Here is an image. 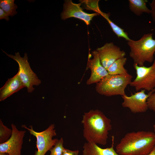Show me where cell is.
Segmentation results:
<instances>
[{"label": "cell", "mask_w": 155, "mask_h": 155, "mask_svg": "<svg viewBox=\"0 0 155 155\" xmlns=\"http://www.w3.org/2000/svg\"><path fill=\"white\" fill-rule=\"evenodd\" d=\"M82 123L83 126V136L87 142L104 146L106 144L112 125L111 120L102 112L96 109L84 113Z\"/></svg>", "instance_id": "6da1fadb"}, {"label": "cell", "mask_w": 155, "mask_h": 155, "mask_svg": "<svg viewBox=\"0 0 155 155\" xmlns=\"http://www.w3.org/2000/svg\"><path fill=\"white\" fill-rule=\"evenodd\" d=\"M155 146V134L151 131H140L127 133L116 147L120 155H146Z\"/></svg>", "instance_id": "7a4b0ae2"}, {"label": "cell", "mask_w": 155, "mask_h": 155, "mask_svg": "<svg viewBox=\"0 0 155 155\" xmlns=\"http://www.w3.org/2000/svg\"><path fill=\"white\" fill-rule=\"evenodd\" d=\"M152 35V33L146 34L139 40L131 39L128 41L130 51L129 56L133 59L134 64L142 66L146 62L151 63L154 61L155 39Z\"/></svg>", "instance_id": "3957f363"}, {"label": "cell", "mask_w": 155, "mask_h": 155, "mask_svg": "<svg viewBox=\"0 0 155 155\" xmlns=\"http://www.w3.org/2000/svg\"><path fill=\"white\" fill-rule=\"evenodd\" d=\"M132 77L128 73L123 74H108L96 84V90L100 94L107 96L125 95V89L131 82Z\"/></svg>", "instance_id": "277c9868"}, {"label": "cell", "mask_w": 155, "mask_h": 155, "mask_svg": "<svg viewBox=\"0 0 155 155\" xmlns=\"http://www.w3.org/2000/svg\"><path fill=\"white\" fill-rule=\"evenodd\" d=\"M3 51L8 57L17 62L19 65L18 72L22 82L27 88L28 92H32L34 89L33 86H39L41 83V81L31 69L28 61L27 54L25 53L24 57H22L20 56L19 52L15 53V55H14L8 54Z\"/></svg>", "instance_id": "5b68a950"}, {"label": "cell", "mask_w": 155, "mask_h": 155, "mask_svg": "<svg viewBox=\"0 0 155 155\" xmlns=\"http://www.w3.org/2000/svg\"><path fill=\"white\" fill-rule=\"evenodd\" d=\"M136 76L129 85L136 91L144 90L150 92L155 88V59L149 67L133 64Z\"/></svg>", "instance_id": "8992f818"}, {"label": "cell", "mask_w": 155, "mask_h": 155, "mask_svg": "<svg viewBox=\"0 0 155 155\" xmlns=\"http://www.w3.org/2000/svg\"><path fill=\"white\" fill-rule=\"evenodd\" d=\"M22 127L27 129L31 134L36 138L37 151L35 155H45L58 140L57 139H53V137L57 135L54 124H51L45 130L40 132L35 131L32 125L30 126L29 128L25 125H22Z\"/></svg>", "instance_id": "52a82bcc"}, {"label": "cell", "mask_w": 155, "mask_h": 155, "mask_svg": "<svg viewBox=\"0 0 155 155\" xmlns=\"http://www.w3.org/2000/svg\"><path fill=\"white\" fill-rule=\"evenodd\" d=\"M145 91L144 90H142L132 94L130 96L126 94L121 96L123 100L122 106L128 108L132 113L135 114L146 112L148 109L147 98L151 93L155 92V88L148 94H146Z\"/></svg>", "instance_id": "ba28073f"}, {"label": "cell", "mask_w": 155, "mask_h": 155, "mask_svg": "<svg viewBox=\"0 0 155 155\" xmlns=\"http://www.w3.org/2000/svg\"><path fill=\"white\" fill-rule=\"evenodd\" d=\"M11 136L6 142L0 144V153H6L9 155H21L23 137L26 131L19 130L13 124H11Z\"/></svg>", "instance_id": "9c48e42d"}, {"label": "cell", "mask_w": 155, "mask_h": 155, "mask_svg": "<svg viewBox=\"0 0 155 155\" xmlns=\"http://www.w3.org/2000/svg\"><path fill=\"white\" fill-rule=\"evenodd\" d=\"M82 3L77 4L71 0L65 1L63 10L61 13L62 20H64L70 18H74L84 21L87 25L90 24L94 16L99 15L97 13H88L83 11L80 6Z\"/></svg>", "instance_id": "30bf717a"}, {"label": "cell", "mask_w": 155, "mask_h": 155, "mask_svg": "<svg viewBox=\"0 0 155 155\" xmlns=\"http://www.w3.org/2000/svg\"><path fill=\"white\" fill-rule=\"evenodd\" d=\"M98 52L101 63L106 70L115 61L125 57V53L113 42L107 43L96 50Z\"/></svg>", "instance_id": "8fae6325"}, {"label": "cell", "mask_w": 155, "mask_h": 155, "mask_svg": "<svg viewBox=\"0 0 155 155\" xmlns=\"http://www.w3.org/2000/svg\"><path fill=\"white\" fill-rule=\"evenodd\" d=\"M93 58L90 59L88 55L87 69H89L91 71L90 76L86 83L90 85L96 84L99 82L104 77L108 75L106 69L102 65L98 53L96 50L92 52Z\"/></svg>", "instance_id": "7c38bea8"}, {"label": "cell", "mask_w": 155, "mask_h": 155, "mask_svg": "<svg viewBox=\"0 0 155 155\" xmlns=\"http://www.w3.org/2000/svg\"><path fill=\"white\" fill-rule=\"evenodd\" d=\"M26 87L18 72L14 76L8 79L0 89V101H4L14 93Z\"/></svg>", "instance_id": "4fadbf2b"}, {"label": "cell", "mask_w": 155, "mask_h": 155, "mask_svg": "<svg viewBox=\"0 0 155 155\" xmlns=\"http://www.w3.org/2000/svg\"><path fill=\"white\" fill-rule=\"evenodd\" d=\"M113 137L111 146L105 148H101L94 142H87L83 146L82 155H120L114 149Z\"/></svg>", "instance_id": "5bb4252c"}, {"label": "cell", "mask_w": 155, "mask_h": 155, "mask_svg": "<svg viewBox=\"0 0 155 155\" xmlns=\"http://www.w3.org/2000/svg\"><path fill=\"white\" fill-rule=\"evenodd\" d=\"M129 7L131 11L136 15L141 16L143 13H151V10L146 6V0H129Z\"/></svg>", "instance_id": "9a60e30c"}, {"label": "cell", "mask_w": 155, "mask_h": 155, "mask_svg": "<svg viewBox=\"0 0 155 155\" xmlns=\"http://www.w3.org/2000/svg\"><path fill=\"white\" fill-rule=\"evenodd\" d=\"M99 15H100L104 18L107 21L112 30L114 33L119 38L122 37L126 40L128 41L131 40L128 36L127 33L125 32L124 30L113 23L109 18L110 13H106L101 11L99 9L97 12Z\"/></svg>", "instance_id": "2e32d148"}, {"label": "cell", "mask_w": 155, "mask_h": 155, "mask_svg": "<svg viewBox=\"0 0 155 155\" xmlns=\"http://www.w3.org/2000/svg\"><path fill=\"white\" fill-rule=\"evenodd\" d=\"M127 60V58L125 57L117 60L107 69L108 74H123L128 73L124 67Z\"/></svg>", "instance_id": "e0dca14e"}, {"label": "cell", "mask_w": 155, "mask_h": 155, "mask_svg": "<svg viewBox=\"0 0 155 155\" xmlns=\"http://www.w3.org/2000/svg\"><path fill=\"white\" fill-rule=\"evenodd\" d=\"M14 0H1L0 7L9 16L11 17L17 14L16 11L18 8L16 5L14 3Z\"/></svg>", "instance_id": "ac0fdd59"}, {"label": "cell", "mask_w": 155, "mask_h": 155, "mask_svg": "<svg viewBox=\"0 0 155 155\" xmlns=\"http://www.w3.org/2000/svg\"><path fill=\"white\" fill-rule=\"evenodd\" d=\"M12 133V129L8 128L0 119V143H4L11 137Z\"/></svg>", "instance_id": "d6986e66"}, {"label": "cell", "mask_w": 155, "mask_h": 155, "mask_svg": "<svg viewBox=\"0 0 155 155\" xmlns=\"http://www.w3.org/2000/svg\"><path fill=\"white\" fill-rule=\"evenodd\" d=\"M63 140L62 137L58 140L55 145L49 150L50 155H62L65 149L63 146Z\"/></svg>", "instance_id": "ffe728a7"}, {"label": "cell", "mask_w": 155, "mask_h": 155, "mask_svg": "<svg viewBox=\"0 0 155 155\" xmlns=\"http://www.w3.org/2000/svg\"><path fill=\"white\" fill-rule=\"evenodd\" d=\"M148 108L155 112V92L151 93L147 99Z\"/></svg>", "instance_id": "44dd1931"}, {"label": "cell", "mask_w": 155, "mask_h": 155, "mask_svg": "<svg viewBox=\"0 0 155 155\" xmlns=\"http://www.w3.org/2000/svg\"><path fill=\"white\" fill-rule=\"evenodd\" d=\"M79 152L78 150L72 151L65 149L62 155H78Z\"/></svg>", "instance_id": "7402d4cb"}, {"label": "cell", "mask_w": 155, "mask_h": 155, "mask_svg": "<svg viewBox=\"0 0 155 155\" xmlns=\"http://www.w3.org/2000/svg\"><path fill=\"white\" fill-rule=\"evenodd\" d=\"M150 5L151 8V16L154 21H155V0H153Z\"/></svg>", "instance_id": "603a6c76"}, {"label": "cell", "mask_w": 155, "mask_h": 155, "mask_svg": "<svg viewBox=\"0 0 155 155\" xmlns=\"http://www.w3.org/2000/svg\"><path fill=\"white\" fill-rule=\"evenodd\" d=\"M9 16L7 13L5 12L2 9L0 8V19L2 20L4 19L6 21H8L9 20Z\"/></svg>", "instance_id": "cb8c5ba5"}, {"label": "cell", "mask_w": 155, "mask_h": 155, "mask_svg": "<svg viewBox=\"0 0 155 155\" xmlns=\"http://www.w3.org/2000/svg\"><path fill=\"white\" fill-rule=\"evenodd\" d=\"M146 155H155V146L152 150Z\"/></svg>", "instance_id": "d4e9b609"}, {"label": "cell", "mask_w": 155, "mask_h": 155, "mask_svg": "<svg viewBox=\"0 0 155 155\" xmlns=\"http://www.w3.org/2000/svg\"><path fill=\"white\" fill-rule=\"evenodd\" d=\"M0 155H9V154L6 153H0Z\"/></svg>", "instance_id": "484cf974"}, {"label": "cell", "mask_w": 155, "mask_h": 155, "mask_svg": "<svg viewBox=\"0 0 155 155\" xmlns=\"http://www.w3.org/2000/svg\"><path fill=\"white\" fill-rule=\"evenodd\" d=\"M153 127L154 130V133L155 134V124L153 125Z\"/></svg>", "instance_id": "4316f807"}, {"label": "cell", "mask_w": 155, "mask_h": 155, "mask_svg": "<svg viewBox=\"0 0 155 155\" xmlns=\"http://www.w3.org/2000/svg\"></svg>", "instance_id": "83f0119b"}]
</instances>
